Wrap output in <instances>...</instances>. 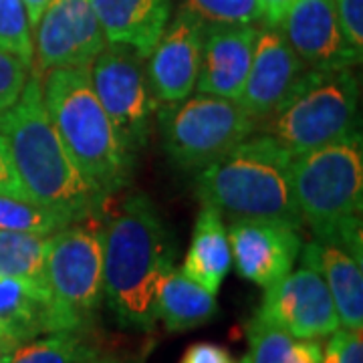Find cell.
<instances>
[{
	"label": "cell",
	"instance_id": "6da1fadb",
	"mask_svg": "<svg viewBox=\"0 0 363 363\" xmlns=\"http://www.w3.org/2000/svg\"><path fill=\"white\" fill-rule=\"evenodd\" d=\"M0 138L6 143L18 184L30 200L73 222L95 220L104 212L107 198L81 174L52 128L39 71H30L18 101L0 117Z\"/></svg>",
	"mask_w": 363,
	"mask_h": 363
},
{
	"label": "cell",
	"instance_id": "7a4b0ae2",
	"mask_svg": "<svg viewBox=\"0 0 363 363\" xmlns=\"http://www.w3.org/2000/svg\"><path fill=\"white\" fill-rule=\"evenodd\" d=\"M176 247L150 196H128L104 224L105 301L119 325L150 331L156 289L174 267Z\"/></svg>",
	"mask_w": 363,
	"mask_h": 363
},
{
	"label": "cell",
	"instance_id": "3957f363",
	"mask_svg": "<svg viewBox=\"0 0 363 363\" xmlns=\"http://www.w3.org/2000/svg\"><path fill=\"white\" fill-rule=\"evenodd\" d=\"M196 194L228 220H274L303 228L293 190V156L267 133H252L198 172Z\"/></svg>",
	"mask_w": 363,
	"mask_h": 363
},
{
	"label": "cell",
	"instance_id": "277c9868",
	"mask_svg": "<svg viewBox=\"0 0 363 363\" xmlns=\"http://www.w3.org/2000/svg\"><path fill=\"white\" fill-rule=\"evenodd\" d=\"M40 89L52 128L81 174L105 198L123 190L138 162L123 150L99 104L89 67L47 71L40 75Z\"/></svg>",
	"mask_w": 363,
	"mask_h": 363
},
{
	"label": "cell",
	"instance_id": "5b68a950",
	"mask_svg": "<svg viewBox=\"0 0 363 363\" xmlns=\"http://www.w3.org/2000/svg\"><path fill=\"white\" fill-rule=\"evenodd\" d=\"M293 190L315 240L337 242L363 260L362 131L293 157Z\"/></svg>",
	"mask_w": 363,
	"mask_h": 363
},
{
	"label": "cell",
	"instance_id": "8992f818",
	"mask_svg": "<svg viewBox=\"0 0 363 363\" xmlns=\"http://www.w3.org/2000/svg\"><path fill=\"white\" fill-rule=\"evenodd\" d=\"M359 81L353 67L307 69L262 123L291 156H301L359 130Z\"/></svg>",
	"mask_w": 363,
	"mask_h": 363
},
{
	"label": "cell",
	"instance_id": "52a82bcc",
	"mask_svg": "<svg viewBox=\"0 0 363 363\" xmlns=\"http://www.w3.org/2000/svg\"><path fill=\"white\" fill-rule=\"evenodd\" d=\"M157 128L164 152L176 168L202 172L250 138L259 123L236 99L196 93L160 104Z\"/></svg>",
	"mask_w": 363,
	"mask_h": 363
},
{
	"label": "cell",
	"instance_id": "ba28073f",
	"mask_svg": "<svg viewBox=\"0 0 363 363\" xmlns=\"http://www.w3.org/2000/svg\"><path fill=\"white\" fill-rule=\"evenodd\" d=\"M45 279L63 329H93L105 301L104 226L81 220L52 233L45 248Z\"/></svg>",
	"mask_w": 363,
	"mask_h": 363
},
{
	"label": "cell",
	"instance_id": "9c48e42d",
	"mask_svg": "<svg viewBox=\"0 0 363 363\" xmlns=\"http://www.w3.org/2000/svg\"><path fill=\"white\" fill-rule=\"evenodd\" d=\"M89 75L123 150L138 162L150 142L157 105L145 77V59L131 47L107 43L89 65Z\"/></svg>",
	"mask_w": 363,
	"mask_h": 363
},
{
	"label": "cell",
	"instance_id": "30bf717a",
	"mask_svg": "<svg viewBox=\"0 0 363 363\" xmlns=\"http://www.w3.org/2000/svg\"><path fill=\"white\" fill-rule=\"evenodd\" d=\"M33 30V69L40 75L63 67H89L107 45L89 0H49Z\"/></svg>",
	"mask_w": 363,
	"mask_h": 363
},
{
	"label": "cell",
	"instance_id": "8fae6325",
	"mask_svg": "<svg viewBox=\"0 0 363 363\" xmlns=\"http://www.w3.org/2000/svg\"><path fill=\"white\" fill-rule=\"evenodd\" d=\"M255 315L297 339L327 337L341 327L323 274L305 262L264 289Z\"/></svg>",
	"mask_w": 363,
	"mask_h": 363
},
{
	"label": "cell",
	"instance_id": "7c38bea8",
	"mask_svg": "<svg viewBox=\"0 0 363 363\" xmlns=\"http://www.w3.org/2000/svg\"><path fill=\"white\" fill-rule=\"evenodd\" d=\"M204 28L206 23L180 9L145 57V77L156 104L180 101L196 91Z\"/></svg>",
	"mask_w": 363,
	"mask_h": 363
},
{
	"label": "cell",
	"instance_id": "4fadbf2b",
	"mask_svg": "<svg viewBox=\"0 0 363 363\" xmlns=\"http://www.w3.org/2000/svg\"><path fill=\"white\" fill-rule=\"evenodd\" d=\"M226 228L236 272L262 289L293 271L303 248L298 228L283 222L230 220Z\"/></svg>",
	"mask_w": 363,
	"mask_h": 363
},
{
	"label": "cell",
	"instance_id": "5bb4252c",
	"mask_svg": "<svg viewBox=\"0 0 363 363\" xmlns=\"http://www.w3.org/2000/svg\"><path fill=\"white\" fill-rule=\"evenodd\" d=\"M281 30L307 69H343L362 63L339 23L333 0H293Z\"/></svg>",
	"mask_w": 363,
	"mask_h": 363
},
{
	"label": "cell",
	"instance_id": "9a60e30c",
	"mask_svg": "<svg viewBox=\"0 0 363 363\" xmlns=\"http://www.w3.org/2000/svg\"><path fill=\"white\" fill-rule=\"evenodd\" d=\"M305 71L307 67L289 45L281 26L262 23L257 30L252 61L238 104L260 123L285 101Z\"/></svg>",
	"mask_w": 363,
	"mask_h": 363
},
{
	"label": "cell",
	"instance_id": "2e32d148",
	"mask_svg": "<svg viewBox=\"0 0 363 363\" xmlns=\"http://www.w3.org/2000/svg\"><path fill=\"white\" fill-rule=\"evenodd\" d=\"M257 25H206L198 93L236 99L245 89L257 39Z\"/></svg>",
	"mask_w": 363,
	"mask_h": 363
},
{
	"label": "cell",
	"instance_id": "e0dca14e",
	"mask_svg": "<svg viewBox=\"0 0 363 363\" xmlns=\"http://www.w3.org/2000/svg\"><path fill=\"white\" fill-rule=\"evenodd\" d=\"M107 43L125 45L143 59L172 16V0H89Z\"/></svg>",
	"mask_w": 363,
	"mask_h": 363
},
{
	"label": "cell",
	"instance_id": "ac0fdd59",
	"mask_svg": "<svg viewBox=\"0 0 363 363\" xmlns=\"http://www.w3.org/2000/svg\"><path fill=\"white\" fill-rule=\"evenodd\" d=\"M303 262L313 264L323 274L331 293L339 325L362 331L363 327V272L362 259L353 257L345 247L327 240L303 245Z\"/></svg>",
	"mask_w": 363,
	"mask_h": 363
},
{
	"label": "cell",
	"instance_id": "d6986e66",
	"mask_svg": "<svg viewBox=\"0 0 363 363\" xmlns=\"http://www.w3.org/2000/svg\"><path fill=\"white\" fill-rule=\"evenodd\" d=\"M52 331L65 329L49 289L18 279H0V339L18 345Z\"/></svg>",
	"mask_w": 363,
	"mask_h": 363
},
{
	"label": "cell",
	"instance_id": "ffe728a7",
	"mask_svg": "<svg viewBox=\"0 0 363 363\" xmlns=\"http://www.w3.org/2000/svg\"><path fill=\"white\" fill-rule=\"evenodd\" d=\"M230 267L233 255L226 222L216 208L202 204L194 222L192 240L182 264V272L216 295Z\"/></svg>",
	"mask_w": 363,
	"mask_h": 363
},
{
	"label": "cell",
	"instance_id": "44dd1931",
	"mask_svg": "<svg viewBox=\"0 0 363 363\" xmlns=\"http://www.w3.org/2000/svg\"><path fill=\"white\" fill-rule=\"evenodd\" d=\"M156 319L172 333L190 331L212 321L218 315L216 295L186 277L182 269L172 267L157 283Z\"/></svg>",
	"mask_w": 363,
	"mask_h": 363
},
{
	"label": "cell",
	"instance_id": "7402d4cb",
	"mask_svg": "<svg viewBox=\"0 0 363 363\" xmlns=\"http://www.w3.org/2000/svg\"><path fill=\"white\" fill-rule=\"evenodd\" d=\"M99 353L93 329H67L14 345L4 363H89Z\"/></svg>",
	"mask_w": 363,
	"mask_h": 363
},
{
	"label": "cell",
	"instance_id": "603a6c76",
	"mask_svg": "<svg viewBox=\"0 0 363 363\" xmlns=\"http://www.w3.org/2000/svg\"><path fill=\"white\" fill-rule=\"evenodd\" d=\"M250 363H323L317 339H297L255 315L247 325Z\"/></svg>",
	"mask_w": 363,
	"mask_h": 363
},
{
	"label": "cell",
	"instance_id": "cb8c5ba5",
	"mask_svg": "<svg viewBox=\"0 0 363 363\" xmlns=\"http://www.w3.org/2000/svg\"><path fill=\"white\" fill-rule=\"evenodd\" d=\"M47 238L40 234L0 230V279H18L47 289L45 248Z\"/></svg>",
	"mask_w": 363,
	"mask_h": 363
},
{
	"label": "cell",
	"instance_id": "d4e9b609",
	"mask_svg": "<svg viewBox=\"0 0 363 363\" xmlns=\"http://www.w3.org/2000/svg\"><path fill=\"white\" fill-rule=\"evenodd\" d=\"M71 222L69 216L43 206L28 196L0 192V230L51 236Z\"/></svg>",
	"mask_w": 363,
	"mask_h": 363
},
{
	"label": "cell",
	"instance_id": "484cf974",
	"mask_svg": "<svg viewBox=\"0 0 363 363\" xmlns=\"http://www.w3.org/2000/svg\"><path fill=\"white\" fill-rule=\"evenodd\" d=\"M182 9L206 25H259L264 23L260 0H184Z\"/></svg>",
	"mask_w": 363,
	"mask_h": 363
},
{
	"label": "cell",
	"instance_id": "4316f807",
	"mask_svg": "<svg viewBox=\"0 0 363 363\" xmlns=\"http://www.w3.org/2000/svg\"><path fill=\"white\" fill-rule=\"evenodd\" d=\"M0 49L16 55L33 69V26L23 0H0Z\"/></svg>",
	"mask_w": 363,
	"mask_h": 363
},
{
	"label": "cell",
	"instance_id": "83f0119b",
	"mask_svg": "<svg viewBox=\"0 0 363 363\" xmlns=\"http://www.w3.org/2000/svg\"><path fill=\"white\" fill-rule=\"evenodd\" d=\"M30 71L23 59L0 49V117L18 101Z\"/></svg>",
	"mask_w": 363,
	"mask_h": 363
},
{
	"label": "cell",
	"instance_id": "f1b7e54d",
	"mask_svg": "<svg viewBox=\"0 0 363 363\" xmlns=\"http://www.w3.org/2000/svg\"><path fill=\"white\" fill-rule=\"evenodd\" d=\"M323 363H363L362 331L335 329L323 350Z\"/></svg>",
	"mask_w": 363,
	"mask_h": 363
},
{
	"label": "cell",
	"instance_id": "f546056e",
	"mask_svg": "<svg viewBox=\"0 0 363 363\" xmlns=\"http://www.w3.org/2000/svg\"><path fill=\"white\" fill-rule=\"evenodd\" d=\"M345 39L357 55L363 52V0H333Z\"/></svg>",
	"mask_w": 363,
	"mask_h": 363
},
{
	"label": "cell",
	"instance_id": "4dcf8cb0",
	"mask_svg": "<svg viewBox=\"0 0 363 363\" xmlns=\"http://www.w3.org/2000/svg\"><path fill=\"white\" fill-rule=\"evenodd\" d=\"M180 363H234L230 351L218 343L200 341L184 351Z\"/></svg>",
	"mask_w": 363,
	"mask_h": 363
},
{
	"label": "cell",
	"instance_id": "1f68e13d",
	"mask_svg": "<svg viewBox=\"0 0 363 363\" xmlns=\"http://www.w3.org/2000/svg\"><path fill=\"white\" fill-rule=\"evenodd\" d=\"M0 192H9V194H25L18 178L14 174L13 162L9 156V150H6V143L0 138ZM26 196V194H25Z\"/></svg>",
	"mask_w": 363,
	"mask_h": 363
},
{
	"label": "cell",
	"instance_id": "d6a6232c",
	"mask_svg": "<svg viewBox=\"0 0 363 363\" xmlns=\"http://www.w3.org/2000/svg\"><path fill=\"white\" fill-rule=\"evenodd\" d=\"M291 2L293 0H260L262 13H264V23L267 25H281Z\"/></svg>",
	"mask_w": 363,
	"mask_h": 363
},
{
	"label": "cell",
	"instance_id": "836d02e7",
	"mask_svg": "<svg viewBox=\"0 0 363 363\" xmlns=\"http://www.w3.org/2000/svg\"><path fill=\"white\" fill-rule=\"evenodd\" d=\"M47 2H49V0H23V4H25V9H26V14H28V23H30L33 28H35V25L39 23L40 14H43V11H45Z\"/></svg>",
	"mask_w": 363,
	"mask_h": 363
},
{
	"label": "cell",
	"instance_id": "e575fe53",
	"mask_svg": "<svg viewBox=\"0 0 363 363\" xmlns=\"http://www.w3.org/2000/svg\"><path fill=\"white\" fill-rule=\"evenodd\" d=\"M89 363H140L135 359H130V357H117V355H104L99 353L97 357H93Z\"/></svg>",
	"mask_w": 363,
	"mask_h": 363
},
{
	"label": "cell",
	"instance_id": "d590c367",
	"mask_svg": "<svg viewBox=\"0 0 363 363\" xmlns=\"http://www.w3.org/2000/svg\"><path fill=\"white\" fill-rule=\"evenodd\" d=\"M14 343L11 341H6V339H0V363L6 362V357H9V353L13 351Z\"/></svg>",
	"mask_w": 363,
	"mask_h": 363
}]
</instances>
